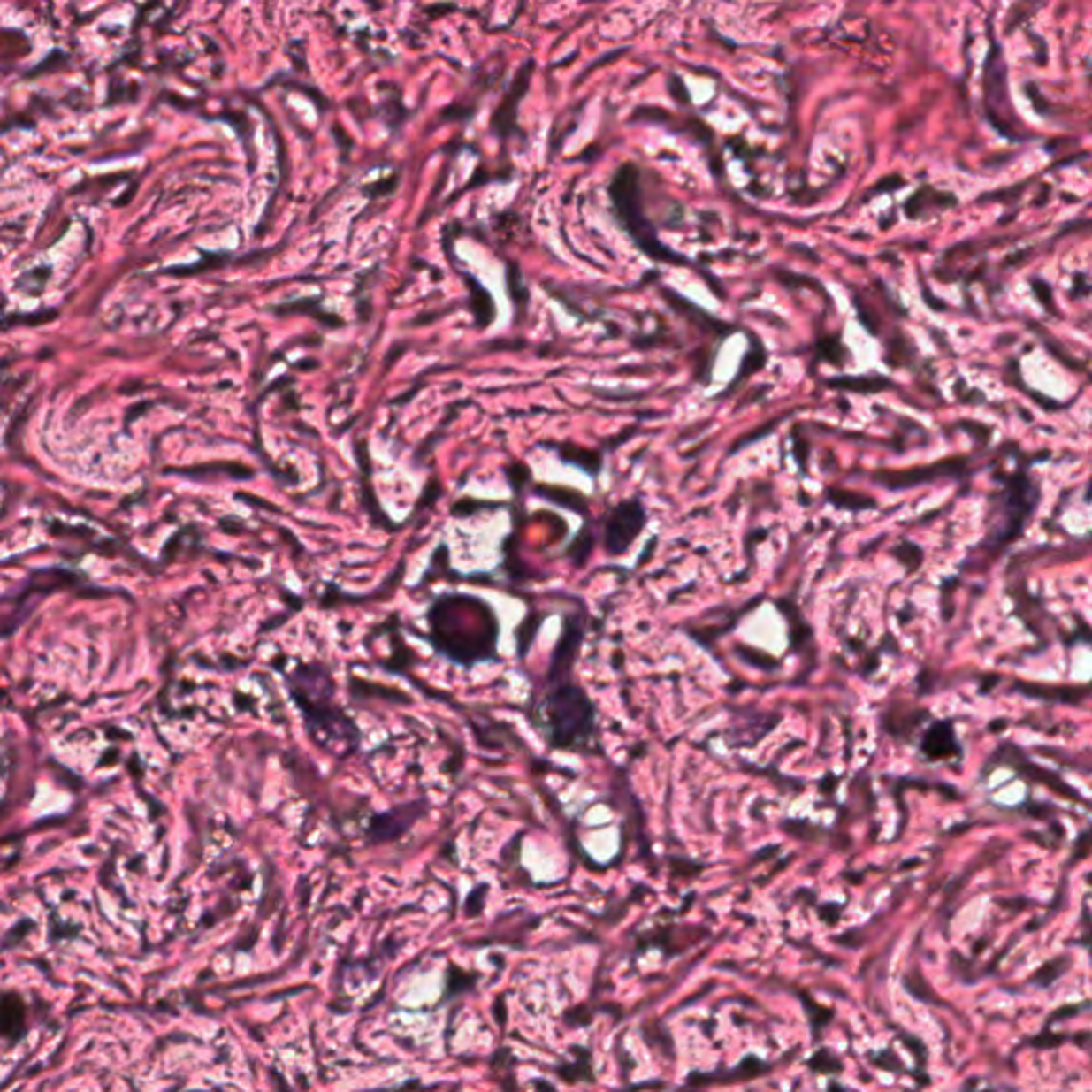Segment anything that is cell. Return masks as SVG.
<instances>
[{
  "label": "cell",
  "mask_w": 1092,
  "mask_h": 1092,
  "mask_svg": "<svg viewBox=\"0 0 1092 1092\" xmlns=\"http://www.w3.org/2000/svg\"><path fill=\"white\" fill-rule=\"evenodd\" d=\"M809 1067L817 1073H836V1071H843V1063L830 1050H820L809 1058Z\"/></svg>",
  "instance_id": "cell-11"
},
{
  "label": "cell",
  "mask_w": 1092,
  "mask_h": 1092,
  "mask_svg": "<svg viewBox=\"0 0 1092 1092\" xmlns=\"http://www.w3.org/2000/svg\"><path fill=\"white\" fill-rule=\"evenodd\" d=\"M559 454H561L563 462L574 463V465H581L583 470H587V472H592V474L598 472L599 465H602V462H599V454L592 453V450L570 447V444H568V447L559 448Z\"/></svg>",
  "instance_id": "cell-8"
},
{
  "label": "cell",
  "mask_w": 1092,
  "mask_h": 1092,
  "mask_svg": "<svg viewBox=\"0 0 1092 1092\" xmlns=\"http://www.w3.org/2000/svg\"><path fill=\"white\" fill-rule=\"evenodd\" d=\"M291 698L302 711L305 729L314 745L327 749L331 741L352 743L356 747L361 741L359 728L333 702L335 683L323 664H302L288 676Z\"/></svg>",
  "instance_id": "cell-2"
},
{
  "label": "cell",
  "mask_w": 1092,
  "mask_h": 1092,
  "mask_svg": "<svg viewBox=\"0 0 1092 1092\" xmlns=\"http://www.w3.org/2000/svg\"><path fill=\"white\" fill-rule=\"evenodd\" d=\"M568 679L570 676L546 679L553 685L527 708V717L548 747L592 753L598 741L595 706L587 691Z\"/></svg>",
  "instance_id": "cell-1"
},
{
  "label": "cell",
  "mask_w": 1092,
  "mask_h": 1092,
  "mask_svg": "<svg viewBox=\"0 0 1092 1092\" xmlns=\"http://www.w3.org/2000/svg\"><path fill=\"white\" fill-rule=\"evenodd\" d=\"M828 1092H845V1088H843V1086H838V1084H830V1086H828Z\"/></svg>",
  "instance_id": "cell-12"
},
{
  "label": "cell",
  "mask_w": 1092,
  "mask_h": 1092,
  "mask_svg": "<svg viewBox=\"0 0 1092 1092\" xmlns=\"http://www.w3.org/2000/svg\"><path fill=\"white\" fill-rule=\"evenodd\" d=\"M636 179H638V171H636L634 164H625V167L619 169L617 178L613 179V186H610V195H613L615 205H617L621 220L625 222V226H628L631 235L636 237V241L640 243V248H643L645 252H649L653 258H661V261H676V255H672L670 250L664 246H660L655 240L653 231L646 226V222L640 218L638 220V210H636Z\"/></svg>",
  "instance_id": "cell-4"
},
{
  "label": "cell",
  "mask_w": 1092,
  "mask_h": 1092,
  "mask_svg": "<svg viewBox=\"0 0 1092 1092\" xmlns=\"http://www.w3.org/2000/svg\"><path fill=\"white\" fill-rule=\"evenodd\" d=\"M1069 965H1071L1069 958H1054V960H1050L1048 965L1042 966V969L1037 971V975L1033 977V981L1037 983V986H1042V988L1052 986V983L1056 981V977H1060L1065 971L1069 969Z\"/></svg>",
  "instance_id": "cell-9"
},
{
  "label": "cell",
  "mask_w": 1092,
  "mask_h": 1092,
  "mask_svg": "<svg viewBox=\"0 0 1092 1092\" xmlns=\"http://www.w3.org/2000/svg\"><path fill=\"white\" fill-rule=\"evenodd\" d=\"M427 815V802L414 800L408 805L393 806L385 813L371 815L370 826H367V841L370 843H389L397 841L401 835H406L418 820Z\"/></svg>",
  "instance_id": "cell-6"
},
{
  "label": "cell",
  "mask_w": 1092,
  "mask_h": 1092,
  "mask_svg": "<svg viewBox=\"0 0 1092 1092\" xmlns=\"http://www.w3.org/2000/svg\"><path fill=\"white\" fill-rule=\"evenodd\" d=\"M980 1092H995V1090H992V1088H986V1090H980Z\"/></svg>",
  "instance_id": "cell-13"
},
{
  "label": "cell",
  "mask_w": 1092,
  "mask_h": 1092,
  "mask_svg": "<svg viewBox=\"0 0 1092 1092\" xmlns=\"http://www.w3.org/2000/svg\"><path fill=\"white\" fill-rule=\"evenodd\" d=\"M922 752L928 760H943L960 755L958 738L950 722L933 723L922 738Z\"/></svg>",
  "instance_id": "cell-7"
},
{
  "label": "cell",
  "mask_w": 1092,
  "mask_h": 1092,
  "mask_svg": "<svg viewBox=\"0 0 1092 1092\" xmlns=\"http://www.w3.org/2000/svg\"><path fill=\"white\" fill-rule=\"evenodd\" d=\"M350 683H352V685L361 687L359 681H356V679H350ZM370 687L374 691H367V690L365 691L350 690V691H352V696H355V698H385V700H393V702H412L410 698L403 696V693H400V690H389V687L374 685V683H370ZM361 690H363V687H361Z\"/></svg>",
  "instance_id": "cell-10"
},
{
  "label": "cell",
  "mask_w": 1092,
  "mask_h": 1092,
  "mask_svg": "<svg viewBox=\"0 0 1092 1092\" xmlns=\"http://www.w3.org/2000/svg\"><path fill=\"white\" fill-rule=\"evenodd\" d=\"M646 525L645 506L638 500H625L610 510L607 525H604V548L610 557H619L628 553L640 531Z\"/></svg>",
  "instance_id": "cell-5"
},
{
  "label": "cell",
  "mask_w": 1092,
  "mask_h": 1092,
  "mask_svg": "<svg viewBox=\"0 0 1092 1092\" xmlns=\"http://www.w3.org/2000/svg\"><path fill=\"white\" fill-rule=\"evenodd\" d=\"M489 604L472 595H444L429 608V628H431V643L438 653L447 655L457 664L472 666L476 661H485L486 657L468 638L465 631H498V619Z\"/></svg>",
  "instance_id": "cell-3"
}]
</instances>
